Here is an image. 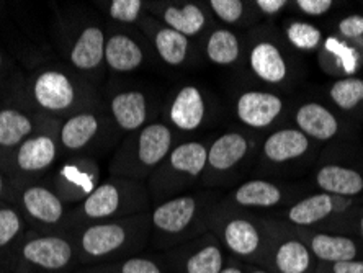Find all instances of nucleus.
Listing matches in <instances>:
<instances>
[{
  "label": "nucleus",
  "instance_id": "nucleus-1",
  "mask_svg": "<svg viewBox=\"0 0 363 273\" xmlns=\"http://www.w3.org/2000/svg\"><path fill=\"white\" fill-rule=\"evenodd\" d=\"M77 247L71 233H26L15 257L12 273H76Z\"/></svg>",
  "mask_w": 363,
  "mask_h": 273
},
{
  "label": "nucleus",
  "instance_id": "nucleus-2",
  "mask_svg": "<svg viewBox=\"0 0 363 273\" xmlns=\"http://www.w3.org/2000/svg\"><path fill=\"white\" fill-rule=\"evenodd\" d=\"M135 224L130 219L95 223L69 231L77 247L79 267H90L131 257L136 243Z\"/></svg>",
  "mask_w": 363,
  "mask_h": 273
},
{
  "label": "nucleus",
  "instance_id": "nucleus-3",
  "mask_svg": "<svg viewBox=\"0 0 363 273\" xmlns=\"http://www.w3.org/2000/svg\"><path fill=\"white\" fill-rule=\"evenodd\" d=\"M30 90L36 106L45 113L69 116L90 108V89L67 69H41L31 80Z\"/></svg>",
  "mask_w": 363,
  "mask_h": 273
},
{
  "label": "nucleus",
  "instance_id": "nucleus-4",
  "mask_svg": "<svg viewBox=\"0 0 363 273\" xmlns=\"http://www.w3.org/2000/svg\"><path fill=\"white\" fill-rule=\"evenodd\" d=\"M20 213L30 221L33 231L60 233L66 229L69 216L67 203L52 189L51 184L36 182L26 185L20 194Z\"/></svg>",
  "mask_w": 363,
  "mask_h": 273
},
{
  "label": "nucleus",
  "instance_id": "nucleus-5",
  "mask_svg": "<svg viewBox=\"0 0 363 273\" xmlns=\"http://www.w3.org/2000/svg\"><path fill=\"white\" fill-rule=\"evenodd\" d=\"M125 189L126 186L120 180H101L92 194L69 210L64 231L69 233L89 224L121 219L125 216L123 213L126 205Z\"/></svg>",
  "mask_w": 363,
  "mask_h": 273
},
{
  "label": "nucleus",
  "instance_id": "nucleus-6",
  "mask_svg": "<svg viewBox=\"0 0 363 273\" xmlns=\"http://www.w3.org/2000/svg\"><path fill=\"white\" fill-rule=\"evenodd\" d=\"M99 164L89 156L67 159L51 180L55 189L69 208L85 200L100 185Z\"/></svg>",
  "mask_w": 363,
  "mask_h": 273
},
{
  "label": "nucleus",
  "instance_id": "nucleus-7",
  "mask_svg": "<svg viewBox=\"0 0 363 273\" xmlns=\"http://www.w3.org/2000/svg\"><path fill=\"white\" fill-rule=\"evenodd\" d=\"M106 35L100 25L87 21L72 36L66 48V59L74 72L92 74L105 62Z\"/></svg>",
  "mask_w": 363,
  "mask_h": 273
},
{
  "label": "nucleus",
  "instance_id": "nucleus-8",
  "mask_svg": "<svg viewBox=\"0 0 363 273\" xmlns=\"http://www.w3.org/2000/svg\"><path fill=\"white\" fill-rule=\"evenodd\" d=\"M199 201L191 195L170 198L161 203L151 215L154 231L165 239H179L195 224Z\"/></svg>",
  "mask_w": 363,
  "mask_h": 273
},
{
  "label": "nucleus",
  "instance_id": "nucleus-9",
  "mask_svg": "<svg viewBox=\"0 0 363 273\" xmlns=\"http://www.w3.org/2000/svg\"><path fill=\"white\" fill-rule=\"evenodd\" d=\"M101 131V118L97 111L85 108L69 115L57 131V144L62 151L82 156Z\"/></svg>",
  "mask_w": 363,
  "mask_h": 273
},
{
  "label": "nucleus",
  "instance_id": "nucleus-10",
  "mask_svg": "<svg viewBox=\"0 0 363 273\" xmlns=\"http://www.w3.org/2000/svg\"><path fill=\"white\" fill-rule=\"evenodd\" d=\"M57 156H60L57 138L51 133L41 131L25 139L15 149V164L20 172L41 177L51 167H55Z\"/></svg>",
  "mask_w": 363,
  "mask_h": 273
},
{
  "label": "nucleus",
  "instance_id": "nucleus-11",
  "mask_svg": "<svg viewBox=\"0 0 363 273\" xmlns=\"http://www.w3.org/2000/svg\"><path fill=\"white\" fill-rule=\"evenodd\" d=\"M172 151V131L164 123H151L136 135V160L144 169L156 167Z\"/></svg>",
  "mask_w": 363,
  "mask_h": 273
},
{
  "label": "nucleus",
  "instance_id": "nucleus-12",
  "mask_svg": "<svg viewBox=\"0 0 363 273\" xmlns=\"http://www.w3.org/2000/svg\"><path fill=\"white\" fill-rule=\"evenodd\" d=\"M283 108V101L275 94L252 90L245 92L238 100L236 113L245 126L265 128L274 123Z\"/></svg>",
  "mask_w": 363,
  "mask_h": 273
},
{
  "label": "nucleus",
  "instance_id": "nucleus-13",
  "mask_svg": "<svg viewBox=\"0 0 363 273\" xmlns=\"http://www.w3.org/2000/svg\"><path fill=\"white\" fill-rule=\"evenodd\" d=\"M206 115L205 97L195 85H185L175 95L169 108L170 123L180 131H195Z\"/></svg>",
  "mask_w": 363,
  "mask_h": 273
},
{
  "label": "nucleus",
  "instance_id": "nucleus-14",
  "mask_svg": "<svg viewBox=\"0 0 363 273\" xmlns=\"http://www.w3.org/2000/svg\"><path fill=\"white\" fill-rule=\"evenodd\" d=\"M110 113L123 131H140L147 120V100L140 90L115 94L110 100Z\"/></svg>",
  "mask_w": 363,
  "mask_h": 273
},
{
  "label": "nucleus",
  "instance_id": "nucleus-15",
  "mask_svg": "<svg viewBox=\"0 0 363 273\" xmlns=\"http://www.w3.org/2000/svg\"><path fill=\"white\" fill-rule=\"evenodd\" d=\"M144 55L141 46L125 33L106 36L105 64L113 72H133L141 66Z\"/></svg>",
  "mask_w": 363,
  "mask_h": 273
},
{
  "label": "nucleus",
  "instance_id": "nucleus-16",
  "mask_svg": "<svg viewBox=\"0 0 363 273\" xmlns=\"http://www.w3.org/2000/svg\"><path fill=\"white\" fill-rule=\"evenodd\" d=\"M223 244L238 257H250L260 247V233L244 218H233L221 229Z\"/></svg>",
  "mask_w": 363,
  "mask_h": 273
},
{
  "label": "nucleus",
  "instance_id": "nucleus-17",
  "mask_svg": "<svg viewBox=\"0 0 363 273\" xmlns=\"http://www.w3.org/2000/svg\"><path fill=\"white\" fill-rule=\"evenodd\" d=\"M249 144L247 139L239 133H226L213 141L208 149V162L216 172H226L245 157Z\"/></svg>",
  "mask_w": 363,
  "mask_h": 273
},
{
  "label": "nucleus",
  "instance_id": "nucleus-18",
  "mask_svg": "<svg viewBox=\"0 0 363 273\" xmlns=\"http://www.w3.org/2000/svg\"><path fill=\"white\" fill-rule=\"evenodd\" d=\"M296 125L304 135L313 136L319 141L334 138L339 130L337 120L325 106L319 104H306L296 111Z\"/></svg>",
  "mask_w": 363,
  "mask_h": 273
},
{
  "label": "nucleus",
  "instance_id": "nucleus-19",
  "mask_svg": "<svg viewBox=\"0 0 363 273\" xmlns=\"http://www.w3.org/2000/svg\"><path fill=\"white\" fill-rule=\"evenodd\" d=\"M196 245L182 257V273H221L224 269V252L215 239H201Z\"/></svg>",
  "mask_w": 363,
  "mask_h": 273
},
{
  "label": "nucleus",
  "instance_id": "nucleus-20",
  "mask_svg": "<svg viewBox=\"0 0 363 273\" xmlns=\"http://www.w3.org/2000/svg\"><path fill=\"white\" fill-rule=\"evenodd\" d=\"M250 67L264 82L279 84L286 77V64L279 48L272 43H259L250 51Z\"/></svg>",
  "mask_w": 363,
  "mask_h": 273
},
{
  "label": "nucleus",
  "instance_id": "nucleus-21",
  "mask_svg": "<svg viewBox=\"0 0 363 273\" xmlns=\"http://www.w3.org/2000/svg\"><path fill=\"white\" fill-rule=\"evenodd\" d=\"M308 147V136L300 130H280L267 138L264 152L274 162H285L303 156Z\"/></svg>",
  "mask_w": 363,
  "mask_h": 273
},
{
  "label": "nucleus",
  "instance_id": "nucleus-22",
  "mask_svg": "<svg viewBox=\"0 0 363 273\" xmlns=\"http://www.w3.org/2000/svg\"><path fill=\"white\" fill-rule=\"evenodd\" d=\"M165 159L174 172L196 179L206 169L208 149L196 141L182 143L174 147Z\"/></svg>",
  "mask_w": 363,
  "mask_h": 273
},
{
  "label": "nucleus",
  "instance_id": "nucleus-23",
  "mask_svg": "<svg viewBox=\"0 0 363 273\" xmlns=\"http://www.w3.org/2000/svg\"><path fill=\"white\" fill-rule=\"evenodd\" d=\"M35 121L17 108L0 110V147L17 149L25 139L33 136Z\"/></svg>",
  "mask_w": 363,
  "mask_h": 273
},
{
  "label": "nucleus",
  "instance_id": "nucleus-24",
  "mask_svg": "<svg viewBox=\"0 0 363 273\" xmlns=\"http://www.w3.org/2000/svg\"><path fill=\"white\" fill-rule=\"evenodd\" d=\"M316 182L324 194L359 195L363 190L362 175L340 165H325L318 172Z\"/></svg>",
  "mask_w": 363,
  "mask_h": 273
},
{
  "label": "nucleus",
  "instance_id": "nucleus-25",
  "mask_svg": "<svg viewBox=\"0 0 363 273\" xmlns=\"http://www.w3.org/2000/svg\"><path fill=\"white\" fill-rule=\"evenodd\" d=\"M28 233V223L12 206L0 208V252H9L15 262L21 240Z\"/></svg>",
  "mask_w": 363,
  "mask_h": 273
},
{
  "label": "nucleus",
  "instance_id": "nucleus-26",
  "mask_svg": "<svg viewBox=\"0 0 363 273\" xmlns=\"http://www.w3.org/2000/svg\"><path fill=\"white\" fill-rule=\"evenodd\" d=\"M311 250L319 260L324 262H347L355 260L357 245L352 239L344 235H329V234H316L311 239Z\"/></svg>",
  "mask_w": 363,
  "mask_h": 273
},
{
  "label": "nucleus",
  "instance_id": "nucleus-27",
  "mask_svg": "<svg viewBox=\"0 0 363 273\" xmlns=\"http://www.w3.org/2000/svg\"><path fill=\"white\" fill-rule=\"evenodd\" d=\"M281 191L277 185L265 180H249L242 184L234 194V201L239 206L247 208H270L279 205Z\"/></svg>",
  "mask_w": 363,
  "mask_h": 273
},
{
  "label": "nucleus",
  "instance_id": "nucleus-28",
  "mask_svg": "<svg viewBox=\"0 0 363 273\" xmlns=\"http://www.w3.org/2000/svg\"><path fill=\"white\" fill-rule=\"evenodd\" d=\"M162 20L167 28L179 31L180 35L189 36L199 35L206 23V17L203 10L195 4H185L182 7H167L164 10Z\"/></svg>",
  "mask_w": 363,
  "mask_h": 273
},
{
  "label": "nucleus",
  "instance_id": "nucleus-29",
  "mask_svg": "<svg viewBox=\"0 0 363 273\" xmlns=\"http://www.w3.org/2000/svg\"><path fill=\"white\" fill-rule=\"evenodd\" d=\"M334 210V201L329 194L313 195L298 201L288 213V219L298 226H309L316 224L321 219L328 218Z\"/></svg>",
  "mask_w": 363,
  "mask_h": 273
},
{
  "label": "nucleus",
  "instance_id": "nucleus-30",
  "mask_svg": "<svg viewBox=\"0 0 363 273\" xmlns=\"http://www.w3.org/2000/svg\"><path fill=\"white\" fill-rule=\"evenodd\" d=\"M241 52L238 36L228 28L215 30L208 36L206 41V57L218 66H229L236 62Z\"/></svg>",
  "mask_w": 363,
  "mask_h": 273
},
{
  "label": "nucleus",
  "instance_id": "nucleus-31",
  "mask_svg": "<svg viewBox=\"0 0 363 273\" xmlns=\"http://www.w3.org/2000/svg\"><path fill=\"white\" fill-rule=\"evenodd\" d=\"M154 46H156L157 55L161 56L162 61L169 66H180L184 64L189 55L190 43L189 38L180 35L179 31L172 28H159L156 36H154Z\"/></svg>",
  "mask_w": 363,
  "mask_h": 273
},
{
  "label": "nucleus",
  "instance_id": "nucleus-32",
  "mask_svg": "<svg viewBox=\"0 0 363 273\" xmlns=\"http://www.w3.org/2000/svg\"><path fill=\"white\" fill-rule=\"evenodd\" d=\"M76 273H164V270L151 257L131 255L108 264L79 267Z\"/></svg>",
  "mask_w": 363,
  "mask_h": 273
},
{
  "label": "nucleus",
  "instance_id": "nucleus-33",
  "mask_svg": "<svg viewBox=\"0 0 363 273\" xmlns=\"http://www.w3.org/2000/svg\"><path fill=\"white\" fill-rule=\"evenodd\" d=\"M280 273H306L311 269V252L300 240H286L275 252Z\"/></svg>",
  "mask_w": 363,
  "mask_h": 273
},
{
  "label": "nucleus",
  "instance_id": "nucleus-34",
  "mask_svg": "<svg viewBox=\"0 0 363 273\" xmlns=\"http://www.w3.org/2000/svg\"><path fill=\"white\" fill-rule=\"evenodd\" d=\"M330 97L342 110H352L363 100V80L349 77L337 80L330 87Z\"/></svg>",
  "mask_w": 363,
  "mask_h": 273
},
{
  "label": "nucleus",
  "instance_id": "nucleus-35",
  "mask_svg": "<svg viewBox=\"0 0 363 273\" xmlns=\"http://www.w3.org/2000/svg\"><path fill=\"white\" fill-rule=\"evenodd\" d=\"M288 40L300 50H314L321 41V30L314 25L304 23V21H295L286 30Z\"/></svg>",
  "mask_w": 363,
  "mask_h": 273
},
{
  "label": "nucleus",
  "instance_id": "nucleus-36",
  "mask_svg": "<svg viewBox=\"0 0 363 273\" xmlns=\"http://www.w3.org/2000/svg\"><path fill=\"white\" fill-rule=\"evenodd\" d=\"M143 10L141 0H113L106 7L110 18L118 21V23H135L140 18Z\"/></svg>",
  "mask_w": 363,
  "mask_h": 273
},
{
  "label": "nucleus",
  "instance_id": "nucleus-37",
  "mask_svg": "<svg viewBox=\"0 0 363 273\" xmlns=\"http://www.w3.org/2000/svg\"><path fill=\"white\" fill-rule=\"evenodd\" d=\"M208 5L224 23H236L244 13V4L241 0H210Z\"/></svg>",
  "mask_w": 363,
  "mask_h": 273
},
{
  "label": "nucleus",
  "instance_id": "nucleus-38",
  "mask_svg": "<svg viewBox=\"0 0 363 273\" xmlns=\"http://www.w3.org/2000/svg\"><path fill=\"white\" fill-rule=\"evenodd\" d=\"M340 33L347 38H357L363 35V17L360 15H350L339 23Z\"/></svg>",
  "mask_w": 363,
  "mask_h": 273
},
{
  "label": "nucleus",
  "instance_id": "nucleus-39",
  "mask_svg": "<svg viewBox=\"0 0 363 273\" xmlns=\"http://www.w3.org/2000/svg\"><path fill=\"white\" fill-rule=\"evenodd\" d=\"M296 5L308 15H323L329 12L333 2L330 0H298Z\"/></svg>",
  "mask_w": 363,
  "mask_h": 273
},
{
  "label": "nucleus",
  "instance_id": "nucleus-40",
  "mask_svg": "<svg viewBox=\"0 0 363 273\" xmlns=\"http://www.w3.org/2000/svg\"><path fill=\"white\" fill-rule=\"evenodd\" d=\"M334 273H363V262L359 260H347L337 262L333 265Z\"/></svg>",
  "mask_w": 363,
  "mask_h": 273
},
{
  "label": "nucleus",
  "instance_id": "nucleus-41",
  "mask_svg": "<svg viewBox=\"0 0 363 273\" xmlns=\"http://www.w3.org/2000/svg\"><path fill=\"white\" fill-rule=\"evenodd\" d=\"M255 5H257L264 13L274 15L277 12H280V10L286 5V2L285 0H257Z\"/></svg>",
  "mask_w": 363,
  "mask_h": 273
},
{
  "label": "nucleus",
  "instance_id": "nucleus-42",
  "mask_svg": "<svg viewBox=\"0 0 363 273\" xmlns=\"http://www.w3.org/2000/svg\"><path fill=\"white\" fill-rule=\"evenodd\" d=\"M221 273H244V270L239 269V267H236V265H224Z\"/></svg>",
  "mask_w": 363,
  "mask_h": 273
},
{
  "label": "nucleus",
  "instance_id": "nucleus-43",
  "mask_svg": "<svg viewBox=\"0 0 363 273\" xmlns=\"http://www.w3.org/2000/svg\"><path fill=\"white\" fill-rule=\"evenodd\" d=\"M2 191H4V175L0 174V196H2Z\"/></svg>",
  "mask_w": 363,
  "mask_h": 273
},
{
  "label": "nucleus",
  "instance_id": "nucleus-44",
  "mask_svg": "<svg viewBox=\"0 0 363 273\" xmlns=\"http://www.w3.org/2000/svg\"><path fill=\"white\" fill-rule=\"evenodd\" d=\"M250 273H269V272H265V270H252Z\"/></svg>",
  "mask_w": 363,
  "mask_h": 273
},
{
  "label": "nucleus",
  "instance_id": "nucleus-45",
  "mask_svg": "<svg viewBox=\"0 0 363 273\" xmlns=\"http://www.w3.org/2000/svg\"><path fill=\"white\" fill-rule=\"evenodd\" d=\"M2 62H4V56H2V51H0V67H2Z\"/></svg>",
  "mask_w": 363,
  "mask_h": 273
},
{
  "label": "nucleus",
  "instance_id": "nucleus-46",
  "mask_svg": "<svg viewBox=\"0 0 363 273\" xmlns=\"http://www.w3.org/2000/svg\"><path fill=\"white\" fill-rule=\"evenodd\" d=\"M362 235H363V219H362Z\"/></svg>",
  "mask_w": 363,
  "mask_h": 273
}]
</instances>
